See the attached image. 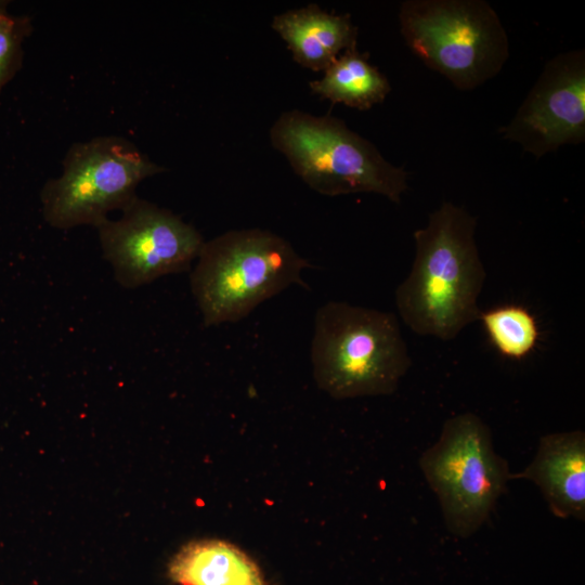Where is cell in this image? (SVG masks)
<instances>
[{"instance_id":"277c9868","label":"cell","mask_w":585,"mask_h":585,"mask_svg":"<svg viewBox=\"0 0 585 585\" xmlns=\"http://www.w3.org/2000/svg\"><path fill=\"white\" fill-rule=\"evenodd\" d=\"M271 144L295 173L322 195L376 193L399 204L408 173L334 116L284 112L270 130Z\"/></svg>"},{"instance_id":"9c48e42d","label":"cell","mask_w":585,"mask_h":585,"mask_svg":"<svg viewBox=\"0 0 585 585\" xmlns=\"http://www.w3.org/2000/svg\"><path fill=\"white\" fill-rule=\"evenodd\" d=\"M504 140L541 158L567 144L585 141V51L550 58L514 118L498 129Z\"/></svg>"},{"instance_id":"8fae6325","label":"cell","mask_w":585,"mask_h":585,"mask_svg":"<svg viewBox=\"0 0 585 585\" xmlns=\"http://www.w3.org/2000/svg\"><path fill=\"white\" fill-rule=\"evenodd\" d=\"M272 28L286 42L294 60L324 72L340 53L356 47V27L349 14H333L316 4L280 13Z\"/></svg>"},{"instance_id":"8992f818","label":"cell","mask_w":585,"mask_h":585,"mask_svg":"<svg viewBox=\"0 0 585 585\" xmlns=\"http://www.w3.org/2000/svg\"><path fill=\"white\" fill-rule=\"evenodd\" d=\"M164 171L123 136L75 142L62 161V173L41 188L43 219L57 230L96 227L110 211L122 210L138 196L143 180Z\"/></svg>"},{"instance_id":"9a60e30c","label":"cell","mask_w":585,"mask_h":585,"mask_svg":"<svg viewBox=\"0 0 585 585\" xmlns=\"http://www.w3.org/2000/svg\"><path fill=\"white\" fill-rule=\"evenodd\" d=\"M8 1H0V93L23 64V43L34 30L29 15L8 11Z\"/></svg>"},{"instance_id":"52a82bcc","label":"cell","mask_w":585,"mask_h":585,"mask_svg":"<svg viewBox=\"0 0 585 585\" xmlns=\"http://www.w3.org/2000/svg\"><path fill=\"white\" fill-rule=\"evenodd\" d=\"M419 465L438 496L446 528L458 537L472 535L485 523L511 474L494 451L489 426L472 413L445 420Z\"/></svg>"},{"instance_id":"4fadbf2b","label":"cell","mask_w":585,"mask_h":585,"mask_svg":"<svg viewBox=\"0 0 585 585\" xmlns=\"http://www.w3.org/2000/svg\"><path fill=\"white\" fill-rule=\"evenodd\" d=\"M309 88L323 99L360 110L384 102L391 91L387 77L356 47L340 54Z\"/></svg>"},{"instance_id":"ba28073f","label":"cell","mask_w":585,"mask_h":585,"mask_svg":"<svg viewBox=\"0 0 585 585\" xmlns=\"http://www.w3.org/2000/svg\"><path fill=\"white\" fill-rule=\"evenodd\" d=\"M120 211L118 219L107 218L95 227L119 285L136 288L191 269L205 243L192 224L139 196Z\"/></svg>"},{"instance_id":"7a4b0ae2","label":"cell","mask_w":585,"mask_h":585,"mask_svg":"<svg viewBox=\"0 0 585 585\" xmlns=\"http://www.w3.org/2000/svg\"><path fill=\"white\" fill-rule=\"evenodd\" d=\"M310 356L317 385L336 399L391 394L412 365L394 313L344 301L317 309Z\"/></svg>"},{"instance_id":"6da1fadb","label":"cell","mask_w":585,"mask_h":585,"mask_svg":"<svg viewBox=\"0 0 585 585\" xmlns=\"http://www.w3.org/2000/svg\"><path fill=\"white\" fill-rule=\"evenodd\" d=\"M477 219L444 202L414 232L415 258L395 290L401 320L419 336L452 340L478 321L486 272L474 233Z\"/></svg>"},{"instance_id":"3957f363","label":"cell","mask_w":585,"mask_h":585,"mask_svg":"<svg viewBox=\"0 0 585 585\" xmlns=\"http://www.w3.org/2000/svg\"><path fill=\"white\" fill-rule=\"evenodd\" d=\"M310 266L268 230H231L205 240L190 274L204 326L238 322L289 286L308 287L302 272Z\"/></svg>"},{"instance_id":"30bf717a","label":"cell","mask_w":585,"mask_h":585,"mask_svg":"<svg viewBox=\"0 0 585 585\" xmlns=\"http://www.w3.org/2000/svg\"><path fill=\"white\" fill-rule=\"evenodd\" d=\"M510 479H525L542 492L559 518L585 519V434L581 430L540 439L534 459Z\"/></svg>"},{"instance_id":"5bb4252c","label":"cell","mask_w":585,"mask_h":585,"mask_svg":"<svg viewBox=\"0 0 585 585\" xmlns=\"http://www.w3.org/2000/svg\"><path fill=\"white\" fill-rule=\"evenodd\" d=\"M479 320L493 346L506 358L520 360L536 346L535 317L523 307L503 306L481 312Z\"/></svg>"},{"instance_id":"7c38bea8","label":"cell","mask_w":585,"mask_h":585,"mask_svg":"<svg viewBox=\"0 0 585 585\" xmlns=\"http://www.w3.org/2000/svg\"><path fill=\"white\" fill-rule=\"evenodd\" d=\"M168 576L178 585H268L248 555L219 540L182 547L168 564Z\"/></svg>"},{"instance_id":"5b68a950","label":"cell","mask_w":585,"mask_h":585,"mask_svg":"<svg viewBox=\"0 0 585 585\" xmlns=\"http://www.w3.org/2000/svg\"><path fill=\"white\" fill-rule=\"evenodd\" d=\"M399 24L410 50L461 91L495 77L510 55L502 21L484 0H405Z\"/></svg>"}]
</instances>
